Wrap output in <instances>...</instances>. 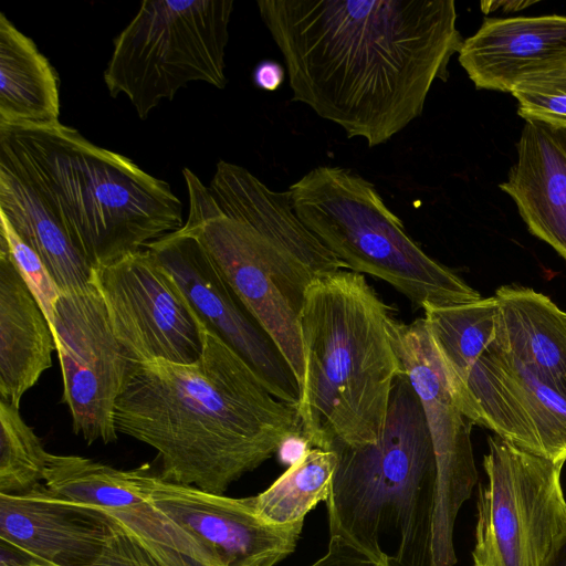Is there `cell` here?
Returning a JSON list of instances; mask_svg holds the SVG:
<instances>
[{
	"mask_svg": "<svg viewBox=\"0 0 566 566\" xmlns=\"http://www.w3.org/2000/svg\"><path fill=\"white\" fill-rule=\"evenodd\" d=\"M462 408L475 426L534 455L566 462V399L489 346L473 365Z\"/></svg>",
	"mask_w": 566,
	"mask_h": 566,
	"instance_id": "obj_14",
	"label": "cell"
},
{
	"mask_svg": "<svg viewBox=\"0 0 566 566\" xmlns=\"http://www.w3.org/2000/svg\"><path fill=\"white\" fill-rule=\"evenodd\" d=\"M0 166L36 193L94 268L184 226L166 181L60 122L0 125Z\"/></svg>",
	"mask_w": 566,
	"mask_h": 566,
	"instance_id": "obj_4",
	"label": "cell"
},
{
	"mask_svg": "<svg viewBox=\"0 0 566 566\" xmlns=\"http://www.w3.org/2000/svg\"><path fill=\"white\" fill-rule=\"evenodd\" d=\"M146 249L172 275L206 326L252 368L272 395L296 408L301 390L290 365L201 242L180 228Z\"/></svg>",
	"mask_w": 566,
	"mask_h": 566,
	"instance_id": "obj_13",
	"label": "cell"
},
{
	"mask_svg": "<svg viewBox=\"0 0 566 566\" xmlns=\"http://www.w3.org/2000/svg\"><path fill=\"white\" fill-rule=\"evenodd\" d=\"M151 501L190 533L221 566H275L291 555L304 521L277 525L260 517L254 496L234 499L160 478Z\"/></svg>",
	"mask_w": 566,
	"mask_h": 566,
	"instance_id": "obj_15",
	"label": "cell"
},
{
	"mask_svg": "<svg viewBox=\"0 0 566 566\" xmlns=\"http://www.w3.org/2000/svg\"><path fill=\"white\" fill-rule=\"evenodd\" d=\"M107 535L102 510L59 496L44 483L23 494H0V539L44 566H88Z\"/></svg>",
	"mask_w": 566,
	"mask_h": 566,
	"instance_id": "obj_16",
	"label": "cell"
},
{
	"mask_svg": "<svg viewBox=\"0 0 566 566\" xmlns=\"http://www.w3.org/2000/svg\"><path fill=\"white\" fill-rule=\"evenodd\" d=\"M388 306L363 274L318 276L301 315L303 378L296 411L311 448L374 443L381 434L395 381L403 373Z\"/></svg>",
	"mask_w": 566,
	"mask_h": 566,
	"instance_id": "obj_5",
	"label": "cell"
},
{
	"mask_svg": "<svg viewBox=\"0 0 566 566\" xmlns=\"http://www.w3.org/2000/svg\"><path fill=\"white\" fill-rule=\"evenodd\" d=\"M51 329L63 379L62 400L74 433L88 444L116 441V403L134 361L116 337L94 284L85 291L61 292Z\"/></svg>",
	"mask_w": 566,
	"mask_h": 566,
	"instance_id": "obj_12",
	"label": "cell"
},
{
	"mask_svg": "<svg viewBox=\"0 0 566 566\" xmlns=\"http://www.w3.org/2000/svg\"><path fill=\"white\" fill-rule=\"evenodd\" d=\"M329 536L384 566H434L437 463L419 398L398 376L378 440L337 447Z\"/></svg>",
	"mask_w": 566,
	"mask_h": 566,
	"instance_id": "obj_6",
	"label": "cell"
},
{
	"mask_svg": "<svg viewBox=\"0 0 566 566\" xmlns=\"http://www.w3.org/2000/svg\"><path fill=\"white\" fill-rule=\"evenodd\" d=\"M518 115L566 127V65L528 80L513 92Z\"/></svg>",
	"mask_w": 566,
	"mask_h": 566,
	"instance_id": "obj_29",
	"label": "cell"
},
{
	"mask_svg": "<svg viewBox=\"0 0 566 566\" xmlns=\"http://www.w3.org/2000/svg\"><path fill=\"white\" fill-rule=\"evenodd\" d=\"M282 53L292 101L387 143L422 115L462 38L453 0H258Z\"/></svg>",
	"mask_w": 566,
	"mask_h": 566,
	"instance_id": "obj_1",
	"label": "cell"
},
{
	"mask_svg": "<svg viewBox=\"0 0 566 566\" xmlns=\"http://www.w3.org/2000/svg\"><path fill=\"white\" fill-rule=\"evenodd\" d=\"M336 463L334 451L310 448L265 491L254 496L256 514L277 525L304 521L312 509L327 501Z\"/></svg>",
	"mask_w": 566,
	"mask_h": 566,
	"instance_id": "obj_26",
	"label": "cell"
},
{
	"mask_svg": "<svg viewBox=\"0 0 566 566\" xmlns=\"http://www.w3.org/2000/svg\"><path fill=\"white\" fill-rule=\"evenodd\" d=\"M198 360L134 361L116 403L118 433L156 450L165 481L223 494L302 436L296 408L277 399L199 317Z\"/></svg>",
	"mask_w": 566,
	"mask_h": 566,
	"instance_id": "obj_2",
	"label": "cell"
},
{
	"mask_svg": "<svg viewBox=\"0 0 566 566\" xmlns=\"http://www.w3.org/2000/svg\"><path fill=\"white\" fill-rule=\"evenodd\" d=\"M286 76L285 67L274 60L260 61L253 72V84L266 92H274L281 87Z\"/></svg>",
	"mask_w": 566,
	"mask_h": 566,
	"instance_id": "obj_31",
	"label": "cell"
},
{
	"mask_svg": "<svg viewBox=\"0 0 566 566\" xmlns=\"http://www.w3.org/2000/svg\"><path fill=\"white\" fill-rule=\"evenodd\" d=\"M311 566H384L339 536H329L326 553Z\"/></svg>",
	"mask_w": 566,
	"mask_h": 566,
	"instance_id": "obj_30",
	"label": "cell"
},
{
	"mask_svg": "<svg viewBox=\"0 0 566 566\" xmlns=\"http://www.w3.org/2000/svg\"><path fill=\"white\" fill-rule=\"evenodd\" d=\"M476 500L473 566H545L566 537L564 463L489 437Z\"/></svg>",
	"mask_w": 566,
	"mask_h": 566,
	"instance_id": "obj_9",
	"label": "cell"
},
{
	"mask_svg": "<svg viewBox=\"0 0 566 566\" xmlns=\"http://www.w3.org/2000/svg\"><path fill=\"white\" fill-rule=\"evenodd\" d=\"M458 53L475 87L512 93L566 65V17L485 19Z\"/></svg>",
	"mask_w": 566,
	"mask_h": 566,
	"instance_id": "obj_17",
	"label": "cell"
},
{
	"mask_svg": "<svg viewBox=\"0 0 566 566\" xmlns=\"http://www.w3.org/2000/svg\"><path fill=\"white\" fill-rule=\"evenodd\" d=\"M182 176L189 201L182 229L201 242L300 385L306 292L318 276L347 270L345 264L301 221L287 190H273L226 160L207 186L189 168Z\"/></svg>",
	"mask_w": 566,
	"mask_h": 566,
	"instance_id": "obj_3",
	"label": "cell"
},
{
	"mask_svg": "<svg viewBox=\"0 0 566 566\" xmlns=\"http://www.w3.org/2000/svg\"><path fill=\"white\" fill-rule=\"evenodd\" d=\"M491 346L511 356L566 399V313L532 289L501 286Z\"/></svg>",
	"mask_w": 566,
	"mask_h": 566,
	"instance_id": "obj_19",
	"label": "cell"
},
{
	"mask_svg": "<svg viewBox=\"0 0 566 566\" xmlns=\"http://www.w3.org/2000/svg\"><path fill=\"white\" fill-rule=\"evenodd\" d=\"M388 333L421 403L437 463V503L433 525L434 566H454L455 518L478 482L471 429L423 317L403 323L389 317Z\"/></svg>",
	"mask_w": 566,
	"mask_h": 566,
	"instance_id": "obj_10",
	"label": "cell"
},
{
	"mask_svg": "<svg viewBox=\"0 0 566 566\" xmlns=\"http://www.w3.org/2000/svg\"><path fill=\"white\" fill-rule=\"evenodd\" d=\"M423 313L431 342L462 405L470 371L495 336L496 300L430 306Z\"/></svg>",
	"mask_w": 566,
	"mask_h": 566,
	"instance_id": "obj_25",
	"label": "cell"
},
{
	"mask_svg": "<svg viewBox=\"0 0 566 566\" xmlns=\"http://www.w3.org/2000/svg\"><path fill=\"white\" fill-rule=\"evenodd\" d=\"M500 188L528 230L566 260V127L527 119L517 161Z\"/></svg>",
	"mask_w": 566,
	"mask_h": 566,
	"instance_id": "obj_18",
	"label": "cell"
},
{
	"mask_svg": "<svg viewBox=\"0 0 566 566\" xmlns=\"http://www.w3.org/2000/svg\"><path fill=\"white\" fill-rule=\"evenodd\" d=\"M54 350L44 313L0 249V399L20 407L23 395L51 367Z\"/></svg>",
	"mask_w": 566,
	"mask_h": 566,
	"instance_id": "obj_20",
	"label": "cell"
},
{
	"mask_svg": "<svg viewBox=\"0 0 566 566\" xmlns=\"http://www.w3.org/2000/svg\"><path fill=\"white\" fill-rule=\"evenodd\" d=\"M232 0H145L114 40L104 82L140 119L190 82L224 88Z\"/></svg>",
	"mask_w": 566,
	"mask_h": 566,
	"instance_id": "obj_8",
	"label": "cell"
},
{
	"mask_svg": "<svg viewBox=\"0 0 566 566\" xmlns=\"http://www.w3.org/2000/svg\"><path fill=\"white\" fill-rule=\"evenodd\" d=\"M0 249L9 255L52 328L61 290L39 254L20 238L2 212H0Z\"/></svg>",
	"mask_w": 566,
	"mask_h": 566,
	"instance_id": "obj_28",
	"label": "cell"
},
{
	"mask_svg": "<svg viewBox=\"0 0 566 566\" xmlns=\"http://www.w3.org/2000/svg\"><path fill=\"white\" fill-rule=\"evenodd\" d=\"M59 77L34 41L0 13V125L59 122Z\"/></svg>",
	"mask_w": 566,
	"mask_h": 566,
	"instance_id": "obj_22",
	"label": "cell"
},
{
	"mask_svg": "<svg viewBox=\"0 0 566 566\" xmlns=\"http://www.w3.org/2000/svg\"><path fill=\"white\" fill-rule=\"evenodd\" d=\"M545 566H566V537L559 544Z\"/></svg>",
	"mask_w": 566,
	"mask_h": 566,
	"instance_id": "obj_32",
	"label": "cell"
},
{
	"mask_svg": "<svg viewBox=\"0 0 566 566\" xmlns=\"http://www.w3.org/2000/svg\"><path fill=\"white\" fill-rule=\"evenodd\" d=\"M158 479L148 465L120 470L80 455L50 453L43 483L71 502L106 510L149 501Z\"/></svg>",
	"mask_w": 566,
	"mask_h": 566,
	"instance_id": "obj_24",
	"label": "cell"
},
{
	"mask_svg": "<svg viewBox=\"0 0 566 566\" xmlns=\"http://www.w3.org/2000/svg\"><path fill=\"white\" fill-rule=\"evenodd\" d=\"M49 454L19 407L0 399V494L19 495L42 484Z\"/></svg>",
	"mask_w": 566,
	"mask_h": 566,
	"instance_id": "obj_27",
	"label": "cell"
},
{
	"mask_svg": "<svg viewBox=\"0 0 566 566\" xmlns=\"http://www.w3.org/2000/svg\"><path fill=\"white\" fill-rule=\"evenodd\" d=\"M287 191L301 221L347 270L387 282L422 310L481 298L428 255L375 185L352 169L317 166Z\"/></svg>",
	"mask_w": 566,
	"mask_h": 566,
	"instance_id": "obj_7",
	"label": "cell"
},
{
	"mask_svg": "<svg viewBox=\"0 0 566 566\" xmlns=\"http://www.w3.org/2000/svg\"><path fill=\"white\" fill-rule=\"evenodd\" d=\"M0 212L39 254L61 292L93 286L94 266L36 193L3 166H0Z\"/></svg>",
	"mask_w": 566,
	"mask_h": 566,
	"instance_id": "obj_23",
	"label": "cell"
},
{
	"mask_svg": "<svg viewBox=\"0 0 566 566\" xmlns=\"http://www.w3.org/2000/svg\"><path fill=\"white\" fill-rule=\"evenodd\" d=\"M93 284L133 361L199 359L203 347L199 316L148 249L94 268Z\"/></svg>",
	"mask_w": 566,
	"mask_h": 566,
	"instance_id": "obj_11",
	"label": "cell"
},
{
	"mask_svg": "<svg viewBox=\"0 0 566 566\" xmlns=\"http://www.w3.org/2000/svg\"><path fill=\"white\" fill-rule=\"evenodd\" d=\"M99 510L106 517L108 535L88 566H221L151 499Z\"/></svg>",
	"mask_w": 566,
	"mask_h": 566,
	"instance_id": "obj_21",
	"label": "cell"
}]
</instances>
